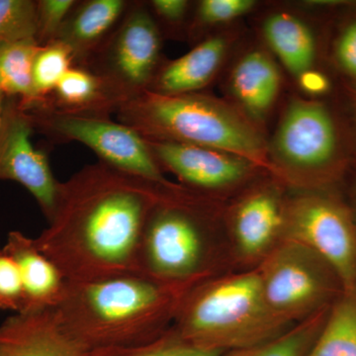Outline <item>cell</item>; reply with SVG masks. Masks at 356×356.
I'll use <instances>...</instances> for the list:
<instances>
[{
  "mask_svg": "<svg viewBox=\"0 0 356 356\" xmlns=\"http://www.w3.org/2000/svg\"><path fill=\"white\" fill-rule=\"evenodd\" d=\"M332 307L302 321L273 341L225 351L219 356H306L322 332Z\"/></svg>",
  "mask_w": 356,
  "mask_h": 356,
  "instance_id": "603a6c76",
  "label": "cell"
},
{
  "mask_svg": "<svg viewBox=\"0 0 356 356\" xmlns=\"http://www.w3.org/2000/svg\"><path fill=\"white\" fill-rule=\"evenodd\" d=\"M294 241L325 259L356 293V217L343 203L318 192H305L285 202L283 240Z\"/></svg>",
  "mask_w": 356,
  "mask_h": 356,
  "instance_id": "ba28073f",
  "label": "cell"
},
{
  "mask_svg": "<svg viewBox=\"0 0 356 356\" xmlns=\"http://www.w3.org/2000/svg\"><path fill=\"white\" fill-rule=\"evenodd\" d=\"M337 53L343 69L356 76V22L348 26L341 35Z\"/></svg>",
  "mask_w": 356,
  "mask_h": 356,
  "instance_id": "f546056e",
  "label": "cell"
},
{
  "mask_svg": "<svg viewBox=\"0 0 356 356\" xmlns=\"http://www.w3.org/2000/svg\"><path fill=\"white\" fill-rule=\"evenodd\" d=\"M254 268L267 304L289 325L331 308L346 292L334 267L294 241H281Z\"/></svg>",
  "mask_w": 356,
  "mask_h": 356,
  "instance_id": "8992f818",
  "label": "cell"
},
{
  "mask_svg": "<svg viewBox=\"0 0 356 356\" xmlns=\"http://www.w3.org/2000/svg\"><path fill=\"white\" fill-rule=\"evenodd\" d=\"M21 107L31 118L35 131L62 142L81 143L92 149L100 161L122 172L159 184L172 182L154 161L147 140L120 122L112 121L104 115L58 111L40 102Z\"/></svg>",
  "mask_w": 356,
  "mask_h": 356,
  "instance_id": "52a82bcc",
  "label": "cell"
},
{
  "mask_svg": "<svg viewBox=\"0 0 356 356\" xmlns=\"http://www.w3.org/2000/svg\"><path fill=\"white\" fill-rule=\"evenodd\" d=\"M146 140L161 170H168L180 180V185L207 197L240 186L259 168L242 156L209 147Z\"/></svg>",
  "mask_w": 356,
  "mask_h": 356,
  "instance_id": "7c38bea8",
  "label": "cell"
},
{
  "mask_svg": "<svg viewBox=\"0 0 356 356\" xmlns=\"http://www.w3.org/2000/svg\"><path fill=\"white\" fill-rule=\"evenodd\" d=\"M127 7L128 2L124 0H88L76 3L54 41L64 44L77 64L88 65L125 15Z\"/></svg>",
  "mask_w": 356,
  "mask_h": 356,
  "instance_id": "2e32d148",
  "label": "cell"
},
{
  "mask_svg": "<svg viewBox=\"0 0 356 356\" xmlns=\"http://www.w3.org/2000/svg\"><path fill=\"white\" fill-rule=\"evenodd\" d=\"M34 131L31 118L19 100L6 98L0 132V180L25 187L49 222L57 205L60 182L51 172L48 156L32 144Z\"/></svg>",
  "mask_w": 356,
  "mask_h": 356,
  "instance_id": "8fae6325",
  "label": "cell"
},
{
  "mask_svg": "<svg viewBox=\"0 0 356 356\" xmlns=\"http://www.w3.org/2000/svg\"><path fill=\"white\" fill-rule=\"evenodd\" d=\"M302 88L310 93H323L329 88L327 77L313 70H309L299 77Z\"/></svg>",
  "mask_w": 356,
  "mask_h": 356,
  "instance_id": "1f68e13d",
  "label": "cell"
},
{
  "mask_svg": "<svg viewBox=\"0 0 356 356\" xmlns=\"http://www.w3.org/2000/svg\"><path fill=\"white\" fill-rule=\"evenodd\" d=\"M115 113L144 139L226 152L276 173L266 142L247 117L210 96L147 90L122 103Z\"/></svg>",
  "mask_w": 356,
  "mask_h": 356,
  "instance_id": "3957f363",
  "label": "cell"
},
{
  "mask_svg": "<svg viewBox=\"0 0 356 356\" xmlns=\"http://www.w3.org/2000/svg\"><path fill=\"white\" fill-rule=\"evenodd\" d=\"M0 310L14 314L25 310V294L19 267L11 255L0 248Z\"/></svg>",
  "mask_w": 356,
  "mask_h": 356,
  "instance_id": "4316f807",
  "label": "cell"
},
{
  "mask_svg": "<svg viewBox=\"0 0 356 356\" xmlns=\"http://www.w3.org/2000/svg\"><path fill=\"white\" fill-rule=\"evenodd\" d=\"M161 41L158 25L142 6H133L122 18L90 64L122 103L149 89L156 72ZM121 103V104H122Z\"/></svg>",
  "mask_w": 356,
  "mask_h": 356,
  "instance_id": "9c48e42d",
  "label": "cell"
},
{
  "mask_svg": "<svg viewBox=\"0 0 356 356\" xmlns=\"http://www.w3.org/2000/svg\"><path fill=\"white\" fill-rule=\"evenodd\" d=\"M264 33L267 43L295 76L312 70L315 40L303 21L289 13L273 14L264 23Z\"/></svg>",
  "mask_w": 356,
  "mask_h": 356,
  "instance_id": "ffe728a7",
  "label": "cell"
},
{
  "mask_svg": "<svg viewBox=\"0 0 356 356\" xmlns=\"http://www.w3.org/2000/svg\"><path fill=\"white\" fill-rule=\"evenodd\" d=\"M74 63L72 51L64 44L53 41L41 46L33 65L35 102L50 95Z\"/></svg>",
  "mask_w": 356,
  "mask_h": 356,
  "instance_id": "cb8c5ba5",
  "label": "cell"
},
{
  "mask_svg": "<svg viewBox=\"0 0 356 356\" xmlns=\"http://www.w3.org/2000/svg\"><path fill=\"white\" fill-rule=\"evenodd\" d=\"M41 44L35 38L0 44V88L21 104L35 102L33 65Z\"/></svg>",
  "mask_w": 356,
  "mask_h": 356,
  "instance_id": "44dd1931",
  "label": "cell"
},
{
  "mask_svg": "<svg viewBox=\"0 0 356 356\" xmlns=\"http://www.w3.org/2000/svg\"><path fill=\"white\" fill-rule=\"evenodd\" d=\"M54 310L13 314L0 324V356H86Z\"/></svg>",
  "mask_w": 356,
  "mask_h": 356,
  "instance_id": "5bb4252c",
  "label": "cell"
},
{
  "mask_svg": "<svg viewBox=\"0 0 356 356\" xmlns=\"http://www.w3.org/2000/svg\"><path fill=\"white\" fill-rule=\"evenodd\" d=\"M35 102L67 113L104 116L122 103L102 77L81 67H72L50 95Z\"/></svg>",
  "mask_w": 356,
  "mask_h": 356,
  "instance_id": "ac0fdd59",
  "label": "cell"
},
{
  "mask_svg": "<svg viewBox=\"0 0 356 356\" xmlns=\"http://www.w3.org/2000/svg\"><path fill=\"white\" fill-rule=\"evenodd\" d=\"M252 0H203L198 6V19L205 25L229 22L250 13Z\"/></svg>",
  "mask_w": 356,
  "mask_h": 356,
  "instance_id": "f1b7e54d",
  "label": "cell"
},
{
  "mask_svg": "<svg viewBox=\"0 0 356 356\" xmlns=\"http://www.w3.org/2000/svg\"><path fill=\"white\" fill-rule=\"evenodd\" d=\"M6 96L2 89L0 88V132L3 125L4 110H6Z\"/></svg>",
  "mask_w": 356,
  "mask_h": 356,
  "instance_id": "d6a6232c",
  "label": "cell"
},
{
  "mask_svg": "<svg viewBox=\"0 0 356 356\" xmlns=\"http://www.w3.org/2000/svg\"><path fill=\"white\" fill-rule=\"evenodd\" d=\"M294 325L271 310L259 273L250 268L192 286L170 327L194 348L225 353L273 341Z\"/></svg>",
  "mask_w": 356,
  "mask_h": 356,
  "instance_id": "277c9868",
  "label": "cell"
},
{
  "mask_svg": "<svg viewBox=\"0 0 356 356\" xmlns=\"http://www.w3.org/2000/svg\"><path fill=\"white\" fill-rule=\"evenodd\" d=\"M221 242L207 196L180 184L165 185L147 218L139 273L161 282L195 285L219 275Z\"/></svg>",
  "mask_w": 356,
  "mask_h": 356,
  "instance_id": "5b68a950",
  "label": "cell"
},
{
  "mask_svg": "<svg viewBox=\"0 0 356 356\" xmlns=\"http://www.w3.org/2000/svg\"><path fill=\"white\" fill-rule=\"evenodd\" d=\"M37 29V1L0 0V44L36 39Z\"/></svg>",
  "mask_w": 356,
  "mask_h": 356,
  "instance_id": "484cf974",
  "label": "cell"
},
{
  "mask_svg": "<svg viewBox=\"0 0 356 356\" xmlns=\"http://www.w3.org/2000/svg\"><path fill=\"white\" fill-rule=\"evenodd\" d=\"M151 6L161 19L168 23H177L186 15L189 2L186 0H154Z\"/></svg>",
  "mask_w": 356,
  "mask_h": 356,
  "instance_id": "4dcf8cb0",
  "label": "cell"
},
{
  "mask_svg": "<svg viewBox=\"0 0 356 356\" xmlns=\"http://www.w3.org/2000/svg\"><path fill=\"white\" fill-rule=\"evenodd\" d=\"M165 185L102 161L84 166L60 184L37 245L70 282L140 274L143 233Z\"/></svg>",
  "mask_w": 356,
  "mask_h": 356,
  "instance_id": "6da1fadb",
  "label": "cell"
},
{
  "mask_svg": "<svg viewBox=\"0 0 356 356\" xmlns=\"http://www.w3.org/2000/svg\"><path fill=\"white\" fill-rule=\"evenodd\" d=\"M77 2L74 0L37 1L38 29L36 39L41 46L53 42Z\"/></svg>",
  "mask_w": 356,
  "mask_h": 356,
  "instance_id": "83f0119b",
  "label": "cell"
},
{
  "mask_svg": "<svg viewBox=\"0 0 356 356\" xmlns=\"http://www.w3.org/2000/svg\"><path fill=\"white\" fill-rule=\"evenodd\" d=\"M4 250L19 267L25 294V312L54 310L62 303L69 280L46 254L35 238L22 232L7 235Z\"/></svg>",
  "mask_w": 356,
  "mask_h": 356,
  "instance_id": "9a60e30c",
  "label": "cell"
},
{
  "mask_svg": "<svg viewBox=\"0 0 356 356\" xmlns=\"http://www.w3.org/2000/svg\"><path fill=\"white\" fill-rule=\"evenodd\" d=\"M336 149V129L325 107L307 100L290 103L273 140L277 175L313 184L331 163Z\"/></svg>",
  "mask_w": 356,
  "mask_h": 356,
  "instance_id": "30bf717a",
  "label": "cell"
},
{
  "mask_svg": "<svg viewBox=\"0 0 356 356\" xmlns=\"http://www.w3.org/2000/svg\"><path fill=\"white\" fill-rule=\"evenodd\" d=\"M222 353L199 350L175 334L172 327L149 343L131 346L97 348L86 356H219Z\"/></svg>",
  "mask_w": 356,
  "mask_h": 356,
  "instance_id": "d4e9b609",
  "label": "cell"
},
{
  "mask_svg": "<svg viewBox=\"0 0 356 356\" xmlns=\"http://www.w3.org/2000/svg\"><path fill=\"white\" fill-rule=\"evenodd\" d=\"M194 285L161 282L143 274L70 282L55 309L65 331L86 350L139 346L172 325Z\"/></svg>",
  "mask_w": 356,
  "mask_h": 356,
  "instance_id": "7a4b0ae2",
  "label": "cell"
},
{
  "mask_svg": "<svg viewBox=\"0 0 356 356\" xmlns=\"http://www.w3.org/2000/svg\"><path fill=\"white\" fill-rule=\"evenodd\" d=\"M231 86L245 112L261 119L277 98L280 74L266 54L252 51L236 64L232 74Z\"/></svg>",
  "mask_w": 356,
  "mask_h": 356,
  "instance_id": "d6986e66",
  "label": "cell"
},
{
  "mask_svg": "<svg viewBox=\"0 0 356 356\" xmlns=\"http://www.w3.org/2000/svg\"><path fill=\"white\" fill-rule=\"evenodd\" d=\"M228 49L224 37L204 40L182 57L158 70L149 91L165 95L195 93L216 76Z\"/></svg>",
  "mask_w": 356,
  "mask_h": 356,
  "instance_id": "e0dca14e",
  "label": "cell"
},
{
  "mask_svg": "<svg viewBox=\"0 0 356 356\" xmlns=\"http://www.w3.org/2000/svg\"><path fill=\"white\" fill-rule=\"evenodd\" d=\"M285 202L276 187L248 192L229 217V243L238 261L257 267L283 240Z\"/></svg>",
  "mask_w": 356,
  "mask_h": 356,
  "instance_id": "4fadbf2b",
  "label": "cell"
},
{
  "mask_svg": "<svg viewBox=\"0 0 356 356\" xmlns=\"http://www.w3.org/2000/svg\"><path fill=\"white\" fill-rule=\"evenodd\" d=\"M306 356H356V293L344 292Z\"/></svg>",
  "mask_w": 356,
  "mask_h": 356,
  "instance_id": "7402d4cb",
  "label": "cell"
}]
</instances>
